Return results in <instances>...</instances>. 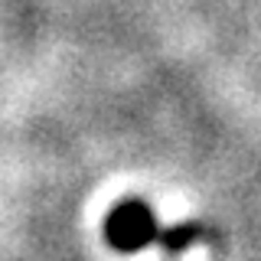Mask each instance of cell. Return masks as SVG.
I'll return each mask as SVG.
<instances>
[{
    "mask_svg": "<svg viewBox=\"0 0 261 261\" xmlns=\"http://www.w3.org/2000/svg\"><path fill=\"white\" fill-rule=\"evenodd\" d=\"M160 222L153 216V209L144 199H121L114 202V209L105 219V239L114 251H144V248H157L160 242Z\"/></svg>",
    "mask_w": 261,
    "mask_h": 261,
    "instance_id": "cell-1",
    "label": "cell"
}]
</instances>
